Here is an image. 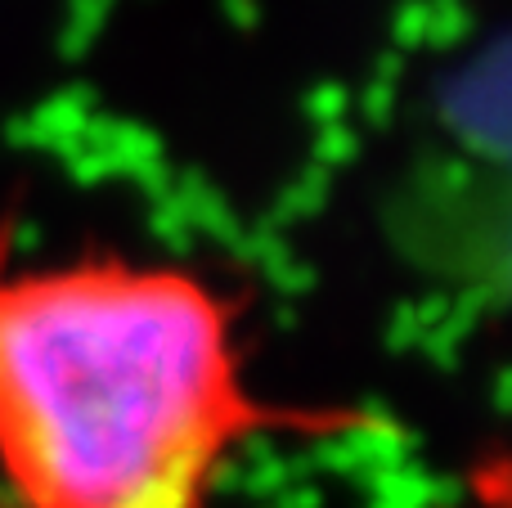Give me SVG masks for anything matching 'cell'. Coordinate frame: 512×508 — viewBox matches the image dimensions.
Wrapping results in <instances>:
<instances>
[{"label":"cell","instance_id":"cell-1","mask_svg":"<svg viewBox=\"0 0 512 508\" xmlns=\"http://www.w3.org/2000/svg\"><path fill=\"white\" fill-rule=\"evenodd\" d=\"M0 221V508H216L256 441L373 432L355 405L256 387L243 306L131 252L18 257Z\"/></svg>","mask_w":512,"mask_h":508}]
</instances>
